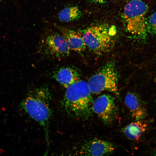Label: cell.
Here are the masks:
<instances>
[{"mask_svg": "<svg viewBox=\"0 0 156 156\" xmlns=\"http://www.w3.org/2000/svg\"><path fill=\"white\" fill-rule=\"evenodd\" d=\"M125 102L132 116L137 120H142L147 116L146 109L144 103L135 94L129 92L125 98Z\"/></svg>", "mask_w": 156, "mask_h": 156, "instance_id": "obj_9", "label": "cell"}, {"mask_svg": "<svg viewBox=\"0 0 156 156\" xmlns=\"http://www.w3.org/2000/svg\"><path fill=\"white\" fill-rule=\"evenodd\" d=\"M2 0H0V2L1 1H2Z\"/></svg>", "mask_w": 156, "mask_h": 156, "instance_id": "obj_16", "label": "cell"}, {"mask_svg": "<svg viewBox=\"0 0 156 156\" xmlns=\"http://www.w3.org/2000/svg\"><path fill=\"white\" fill-rule=\"evenodd\" d=\"M42 48L45 55L57 59L68 56L70 51L63 36L57 33L48 36Z\"/></svg>", "mask_w": 156, "mask_h": 156, "instance_id": "obj_7", "label": "cell"}, {"mask_svg": "<svg viewBox=\"0 0 156 156\" xmlns=\"http://www.w3.org/2000/svg\"><path fill=\"white\" fill-rule=\"evenodd\" d=\"M92 109L105 124H109L114 119L117 108L114 97L109 94H103L93 102Z\"/></svg>", "mask_w": 156, "mask_h": 156, "instance_id": "obj_6", "label": "cell"}, {"mask_svg": "<svg viewBox=\"0 0 156 156\" xmlns=\"http://www.w3.org/2000/svg\"><path fill=\"white\" fill-rule=\"evenodd\" d=\"M147 123L142 120L131 122L125 126L123 129L124 134L129 139L138 140L146 131Z\"/></svg>", "mask_w": 156, "mask_h": 156, "instance_id": "obj_12", "label": "cell"}, {"mask_svg": "<svg viewBox=\"0 0 156 156\" xmlns=\"http://www.w3.org/2000/svg\"><path fill=\"white\" fill-rule=\"evenodd\" d=\"M66 89L62 102L65 111L77 119H88L92 114L93 102L87 82L80 79Z\"/></svg>", "mask_w": 156, "mask_h": 156, "instance_id": "obj_2", "label": "cell"}, {"mask_svg": "<svg viewBox=\"0 0 156 156\" xmlns=\"http://www.w3.org/2000/svg\"><path fill=\"white\" fill-rule=\"evenodd\" d=\"M112 36L109 29L103 24L90 27L82 34L86 47L99 55L109 52L112 49L114 45Z\"/></svg>", "mask_w": 156, "mask_h": 156, "instance_id": "obj_5", "label": "cell"}, {"mask_svg": "<svg viewBox=\"0 0 156 156\" xmlns=\"http://www.w3.org/2000/svg\"><path fill=\"white\" fill-rule=\"evenodd\" d=\"M94 2L100 4L104 3H106L107 0H92Z\"/></svg>", "mask_w": 156, "mask_h": 156, "instance_id": "obj_15", "label": "cell"}, {"mask_svg": "<svg viewBox=\"0 0 156 156\" xmlns=\"http://www.w3.org/2000/svg\"><path fill=\"white\" fill-rule=\"evenodd\" d=\"M114 150V146L111 143L96 138L82 145L79 153L82 155L102 156L112 154Z\"/></svg>", "mask_w": 156, "mask_h": 156, "instance_id": "obj_8", "label": "cell"}, {"mask_svg": "<svg viewBox=\"0 0 156 156\" xmlns=\"http://www.w3.org/2000/svg\"><path fill=\"white\" fill-rule=\"evenodd\" d=\"M146 26L147 32L156 35V12L146 18Z\"/></svg>", "mask_w": 156, "mask_h": 156, "instance_id": "obj_14", "label": "cell"}, {"mask_svg": "<svg viewBox=\"0 0 156 156\" xmlns=\"http://www.w3.org/2000/svg\"><path fill=\"white\" fill-rule=\"evenodd\" d=\"M51 96L48 87L42 85L29 92L20 105L25 112L43 128L46 144L45 154L49 147V127L52 114Z\"/></svg>", "mask_w": 156, "mask_h": 156, "instance_id": "obj_1", "label": "cell"}, {"mask_svg": "<svg viewBox=\"0 0 156 156\" xmlns=\"http://www.w3.org/2000/svg\"><path fill=\"white\" fill-rule=\"evenodd\" d=\"M81 12L77 6L66 7L59 13L58 18L60 21L68 22L78 19L81 16Z\"/></svg>", "mask_w": 156, "mask_h": 156, "instance_id": "obj_13", "label": "cell"}, {"mask_svg": "<svg viewBox=\"0 0 156 156\" xmlns=\"http://www.w3.org/2000/svg\"><path fill=\"white\" fill-rule=\"evenodd\" d=\"M148 6L141 0H131L125 5L123 18L128 32L140 39H145L147 32L146 15Z\"/></svg>", "mask_w": 156, "mask_h": 156, "instance_id": "obj_3", "label": "cell"}, {"mask_svg": "<svg viewBox=\"0 0 156 156\" xmlns=\"http://www.w3.org/2000/svg\"><path fill=\"white\" fill-rule=\"evenodd\" d=\"M118 76L114 61L107 62L92 76L87 82L92 93L107 91L118 96Z\"/></svg>", "mask_w": 156, "mask_h": 156, "instance_id": "obj_4", "label": "cell"}, {"mask_svg": "<svg viewBox=\"0 0 156 156\" xmlns=\"http://www.w3.org/2000/svg\"><path fill=\"white\" fill-rule=\"evenodd\" d=\"M59 29L70 50L80 52L84 50L86 46L82 34L77 31L68 29L62 27Z\"/></svg>", "mask_w": 156, "mask_h": 156, "instance_id": "obj_11", "label": "cell"}, {"mask_svg": "<svg viewBox=\"0 0 156 156\" xmlns=\"http://www.w3.org/2000/svg\"><path fill=\"white\" fill-rule=\"evenodd\" d=\"M53 77L60 84L66 88L80 80L81 75L75 68L66 66H62L54 71Z\"/></svg>", "mask_w": 156, "mask_h": 156, "instance_id": "obj_10", "label": "cell"}]
</instances>
